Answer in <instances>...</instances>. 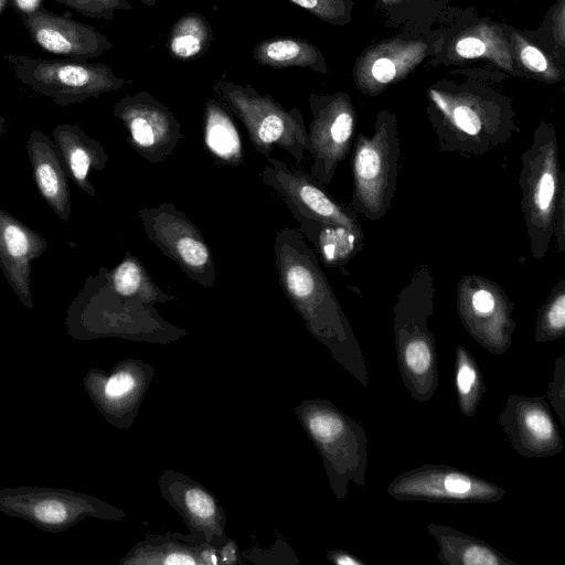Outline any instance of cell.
<instances>
[{
    "label": "cell",
    "mask_w": 565,
    "mask_h": 565,
    "mask_svg": "<svg viewBox=\"0 0 565 565\" xmlns=\"http://www.w3.org/2000/svg\"><path fill=\"white\" fill-rule=\"evenodd\" d=\"M428 1L433 0H377L380 9L386 11L390 18L397 19L402 12H411L418 9L419 6H425Z\"/></svg>",
    "instance_id": "cell-38"
},
{
    "label": "cell",
    "mask_w": 565,
    "mask_h": 565,
    "mask_svg": "<svg viewBox=\"0 0 565 565\" xmlns=\"http://www.w3.org/2000/svg\"><path fill=\"white\" fill-rule=\"evenodd\" d=\"M299 231L313 245L319 262L326 267L343 268L364 248L363 230L345 225L296 217Z\"/></svg>",
    "instance_id": "cell-21"
},
{
    "label": "cell",
    "mask_w": 565,
    "mask_h": 565,
    "mask_svg": "<svg viewBox=\"0 0 565 565\" xmlns=\"http://www.w3.org/2000/svg\"><path fill=\"white\" fill-rule=\"evenodd\" d=\"M44 0H10V6L20 15H29L40 10Z\"/></svg>",
    "instance_id": "cell-40"
},
{
    "label": "cell",
    "mask_w": 565,
    "mask_h": 565,
    "mask_svg": "<svg viewBox=\"0 0 565 565\" xmlns=\"http://www.w3.org/2000/svg\"><path fill=\"white\" fill-rule=\"evenodd\" d=\"M508 38L514 62L525 71L546 83H556L562 79L561 71L552 58L526 36L512 31Z\"/></svg>",
    "instance_id": "cell-30"
},
{
    "label": "cell",
    "mask_w": 565,
    "mask_h": 565,
    "mask_svg": "<svg viewBox=\"0 0 565 565\" xmlns=\"http://www.w3.org/2000/svg\"><path fill=\"white\" fill-rule=\"evenodd\" d=\"M203 141L209 154L220 164L238 167L244 163V145L230 110L216 98L205 103Z\"/></svg>",
    "instance_id": "cell-24"
},
{
    "label": "cell",
    "mask_w": 565,
    "mask_h": 565,
    "mask_svg": "<svg viewBox=\"0 0 565 565\" xmlns=\"http://www.w3.org/2000/svg\"><path fill=\"white\" fill-rule=\"evenodd\" d=\"M68 177L84 193L96 195V189L89 180V173L102 171L108 163V154L103 145L89 137L78 125L60 124L52 132Z\"/></svg>",
    "instance_id": "cell-20"
},
{
    "label": "cell",
    "mask_w": 565,
    "mask_h": 565,
    "mask_svg": "<svg viewBox=\"0 0 565 565\" xmlns=\"http://www.w3.org/2000/svg\"><path fill=\"white\" fill-rule=\"evenodd\" d=\"M147 238L173 260L189 279L212 288L216 268L211 248L198 226L171 202L137 212Z\"/></svg>",
    "instance_id": "cell-8"
},
{
    "label": "cell",
    "mask_w": 565,
    "mask_h": 565,
    "mask_svg": "<svg viewBox=\"0 0 565 565\" xmlns=\"http://www.w3.org/2000/svg\"><path fill=\"white\" fill-rule=\"evenodd\" d=\"M459 320L468 334L491 354L512 345L516 322L514 303L495 281L480 275L462 276L456 288Z\"/></svg>",
    "instance_id": "cell-9"
},
{
    "label": "cell",
    "mask_w": 565,
    "mask_h": 565,
    "mask_svg": "<svg viewBox=\"0 0 565 565\" xmlns=\"http://www.w3.org/2000/svg\"><path fill=\"white\" fill-rule=\"evenodd\" d=\"M212 40V28L206 18L190 12L180 17L172 25L167 39V49L177 60H192L204 54Z\"/></svg>",
    "instance_id": "cell-27"
},
{
    "label": "cell",
    "mask_w": 565,
    "mask_h": 565,
    "mask_svg": "<svg viewBox=\"0 0 565 565\" xmlns=\"http://www.w3.org/2000/svg\"><path fill=\"white\" fill-rule=\"evenodd\" d=\"M113 113L124 124L130 147L150 163L163 162L183 138L173 113L146 90L120 98Z\"/></svg>",
    "instance_id": "cell-14"
},
{
    "label": "cell",
    "mask_w": 565,
    "mask_h": 565,
    "mask_svg": "<svg viewBox=\"0 0 565 565\" xmlns=\"http://www.w3.org/2000/svg\"><path fill=\"white\" fill-rule=\"evenodd\" d=\"M86 18L113 20L117 11L132 9L129 0H54Z\"/></svg>",
    "instance_id": "cell-32"
},
{
    "label": "cell",
    "mask_w": 565,
    "mask_h": 565,
    "mask_svg": "<svg viewBox=\"0 0 565 565\" xmlns=\"http://www.w3.org/2000/svg\"><path fill=\"white\" fill-rule=\"evenodd\" d=\"M552 30L554 39L559 46L565 43V0H558L553 17Z\"/></svg>",
    "instance_id": "cell-39"
},
{
    "label": "cell",
    "mask_w": 565,
    "mask_h": 565,
    "mask_svg": "<svg viewBox=\"0 0 565 565\" xmlns=\"http://www.w3.org/2000/svg\"><path fill=\"white\" fill-rule=\"evenodd\" d=\"M164 563L170 564V565H185V564L192 565V564H195V561L189 555L175 553V554L169 555L164 559Z\"/></svg>",
    "instance_id": "cell-42"
},
{
    "label": "cell",
    "mask_w": 565,
    "mask_h": 565,
    "mask_svg": "<svg viewBox=\"0 0 565 565\" xmlns=\"http://www.w3.org/2000/svg\"><path fill=\"white\" fill-rule=\"evenodd\" d=\"M308 414L307 426L323 449L338 498L347 494L349 481L366 482L367 436L363 425L329 403H320Z\"/></svg>",
    "instance_id": "cell-10"
},
{
    "label": "cell",
    "mask_w": 565,
    "mask_h": 565,
    "mask_svg": "<svg viewBox=\"0 0 565 565\" xmlns=\"http://www.w3.org/2000/svg\"><path fill=\"white\" fill-rule=\"evenodd\" d=\"M278 281L286 297L324 340L339 362L366 387L369 372L362 349L329 284L316 252L299 230L282 227L274 238Z\"/></svg>",
    "instance_id": "cell-1"
},
{
    "label": "cell",
    "mask_w": 565,
    "mask_h": 565,
    "mask_svg": "<svg viewBox=\"0 0 565 565\" xmlns=\"http://www.w3.org/2000/svg\"><path fill=\"white\" fill-rule=\"evenodd\" d=\"M546 397L555 411L559 423L565 426V354H559L554 362L553 375L547 384Z\"/></svg>",
    "instance_id": "cell-33"
},
{
    "label": "cell",
    "mask_w": 565,
    "mask_h": 565,
    "mask_svg": "<svg viewBox=\"0 0 565 565\" xmlns=\"http://www.w3.org/2000/svg\"><path fill=\"white\" fill-rule=\"evenodd\" d=\"M143 4L153 7L157 2V0H140Z\"/></svg>",
    "instance_id": "cell-45"
},
{
    "label": "cell",
    "mask_w": 565,
    "mask_h": 565,
    "mask_svg": "<svg viewBox=\"0 0 565 565\" xmlns=\"http://www.w3.org/2000/svg\"><path fill=\"white\" fill-rule=\"evenodd\" d=\"M330 559L338 565H366L364 561L345 551L331 553Z\"/></svg>",
    "instance_id": "cell-41"
},
{
    "label": "cell",
    "mask_w": 565,
    "mask_h": 565,
    "mask_svg": "<svg viewBox=\"0 0 565 565\" xmlns=\"http://www.w3.org/2000/svg\"><path fill=\"white\" fill-rule=\"evenodd\" d=\"M110 287L119 295L136 302L148 305L174 299L152 280L147 268L130 252L114 268L102 267Z\"/></svg>",
    "instance_id": "cell-26"
},
{
    "label": "cell",
    "mask_w": 565,
    "mask_h": 565,
    "mask_svg": "<svg viewBox=\"0 0 565 565\" xmlns=\"http://www.w3.org/2000/svg\"><path fill=\"white\" fill-rule=\"evenodd\" d=\"M267 161L258 175L287 205L294 218L307 217L362 228L358 214L349 204L333 199L310 173L271 157Z\"/></svg>",
    "instance_id": "cell-13"
},
{
    "label": "cell",
    "mask_w": 565,
    "mask_h": 565,
    "mask_svg": "<svg viewBox=\"0 0 565 565\" xmlns=\"http://www.w3.org/2000/svg\"><path fill=\"white\" fill-rule=\"evenodd\" d=\"M253 57L257 64L274 68L298 66L328 74L322 52L300 38L276 36L264 40L254 47Z\"/></svg>",
    "instance_id": "cell-25"
},
{
    "label": "cell",
    "mask_w": 565,
    "mask_h": 565,
    "mask_svg": "<svg viewBox=\"0 0 565 565\" xmlns=\"http://www.w3.org/2000/svg\"><path fill=\"white\" fill-rule=\"evenodd\" d=\"M455 387L460 413L473 417L488 388L477 360L461 344L455 348Z\"/></svg>",
    "instance_id": "cell-28"
},
{
    "label": "cell",
    "mask_w": 565,
    "mask_h": 565,
    "mask_svg": "<svg viewBox=\"0 0 565 565\" xmlns=\"http://www.w3.org/2000/svg\"><path fill=\"white\" fill-rule=\"evenodd\" d=\"M217 99L244 125L254 149L265 158L274 147L287 151L298 163L309 151L305 118L298 108L287 110L270 95L249 84L222 79L214 85Z\"/></svg>",
    "instance_id": "cell-6"
},
{
    "label": "cell",
    "mask_w": 565,
    "mask_h": 565,
    "mask_svg": "<svg viewBox=\"0 0 565 565\" xmlns=\"http://www.w3.org/2000/svg\"><path fill=\"white\" fill-rule=\"evenodd\" d=\"M21 21L32 42L42 51L78 61L96 58L114 43L94 26L41 8Z\"/></svg>",
    "instance_id": "cell-16"
},
{
    "label": "cell",
    "mask_w": 565,
    "mask_h": 565,
    "mask_svg": "<svg viewBox=\"0 0 565 565\" xmlns=\"http://www.w3.org/2000/svg\"><path fill=\"white\" fill-rule=\"evenodd\" d=\"M435 279L420 264L399 291L393 307V333L397 366L405 388L420 403L439 387L436 342L428 328L435 308Z\"/></svg>",
    "instance_id": "cell-3"
},
{
    "label": "cell",
    "mask_w": 565,
    "mask_h": 565,
    "mask_svg": "<svg viewBox=\"0 0 565 565\" xmlns=\"http://www.w3.org/2000/svg\"><path fill=\"white\" fill-rule=\"evenodd\" d=\"M189 510L201 519H207L215 512V504L210 495L200 489H191L185 494Z\"/></svg>",
    "instance_id": "cell-34"
},
{
    "label": "cell",
    "mask_w": 565,
    "mask_h": 565,
    "mask_svg": "<svg viewBox=\"0 0 565 565\" xmlns=\"http://www.w3.org/2000/svg\"><path fill=\"white\" fill-rule=\"evenodd\" d=\"M498 422L513 450L523 457L547 458L564 449L551 406L541 396H508Z\"/></svg>",
    "instance_id": "cell-15"
},
{
    "label": "cell",
    "mask_w": 565,
    "mask_h": 565,
    "mask_svg": "<svg viewBox=\"0 0 565 565\" xmlns=\"http://www.w3.org/2000/svg\"><path fill=\"white\" fill-rule=\"evenodd\" d=\"M553 236L556 241V248L559 253L565 252V184L558 193L557 203L553 217Z\"/></svg>",
    "instance_id": "cell-36"
},
{
    "label": "cell",
    "mask_w": 565,
    "mask_h": 565,
    "mask_svg": "<svg viewBox=\"0 0 565 565\" xmlns=\"http://www.w3.org/2000/svg\"><path fill=\"white\" fill-rule=\"evenodd\" d=\"M428 45L420 40L390 39L369 46L356 58L353 79L358 89L376 96L404 79L426 57Z\"/></svg>",
    "instance_id": "cell-17"
},
{
    "label": "cell",
    "mask_w": 565,
    "mask_h": 565,
    "mask_svg": "<svg viewBox=\"0 0 565 565\" xmlns=\"http://www.w3.org/2000/svg\"><path fill=\"white\" fill-rule=\"evenodd\" d=\"M565 335V279L561 278L537 310L534 341L545 343Z\"/></svg>",
    "instance_id": "cell-29"
},
{
    "label": "cell",
    "mask_w": 565,
    "mask_h": 565,
    "mask_svg": "<svg viewBox=\"0 0 565 565\" xmlns=\"http://www.w3.org/2000/svg\"><path fill=\"white\" fill-rule=\"evenodd\" d=\"M10 4V0H0V17Z\"/></svg>",
    "instance_id": "cell-43"
},
{
    "label": "cell",
    "mask_w": 565,
    "mask_h": 565,
    "mask_svg": "<svg viewBox=\"0 0 565 565\" xmlns=\"http://www.w3.org/2000/svg\"><path fill=\"white\" fill-rule=\"evenodd\" d=\"M309 11L318 19L333 24L345 25L352 20V0H289Z\"/></svg>",
    "instance_id": "cell-31"
},
{
    "label": "cell",
    "mask_w": 565,
    "mask_h": 565,
    "mask_svg": "<svg viewBox=\"0 0 565 565\" xmlns=\"http://www.w3.org/2000/svg\"><path fill=\"white\" fill-rule=\"evenodd\" d=\"M565 184L554 127L542 121L521 156L519 185L530 252L542 260L553 237V217L559 190Z\"/></svg>",
    "instance_id": "cell-4"
},
{
    "label": "cell",
    "mask_w": 565,
    "mask_h": 565,
    "mask_svg": "<svg viewBox=\"0 0 565 565\" xmlns=\"http://www.w3.org/2000/svg\"><path fill=\"white\" fill-rule=\"evenodd\" d=\"M397 501L439 503H495L505 490L466 470L425 463L397 475L386 487Z\"/></svg>",
    "instance_id": "cell-11"
},
{
    "label": "cell",
    "mask_w": 565,
    "mask_h": 565,
    "mask_svg": "<svg viewBox=\"0 0 565 565\" xmlns=\"http://www.w3.org/2000/svg\"><path fill=\"white\" fill-rule=\"evenodd\" d=\"M448 56L456 62L486 58L509 73L515 71L508 35L502 28L486 21L460 32L451 42Z\"/></svg>",
    "instance_id": "cell-23"
},
{
    "label": "cell",
    "mask_w": 565,
    "mask_h": 565,
    "mask_svg": "<svg viewBox=\"0 0 565 565\" xmlns=\"http://www.w3.org/2000/svg\"><path fill=\"white\" fill-rule=\"evenodd\" d=\"M34 515L42 522L58 524L65 521L67 511L64 504L57 500L39 502L33 509Z\"/></svg>",
    "instance_id": "cell-35"
},
{
    "label": "cell",
    "mask_w": 565,
    "mask_h": 565,
    "mask_svg": "<svg viewBox=\"0 0 565 565\" xmlns=\"http://www.w3.org/2000/svg\"><path fill=\"white\" fill-rule=\"evenodd\" d=\"M47 248V241L0 207V269L19 300L32 307L31 264Z\"/></svg>",
    "instance_id": "cell-18"
},
{
    "label": "cell",
    "mask_w": 565,
    "mask_h": 565,
    "mask_svg": "<svg viewBox=\"0 0 565 565\" xmlns=\"http://www.w3.org/2000/svg\"><path fill=\"white\" fill-rule=\"evenodd\" d=\"M428 115L443 152L477 157L519 131L510 99L480 88L433 86Z\"/></svg>",
    "instance_id": "cell-2"
},
{
    "label": "cell",
    "mask_w": 565,
    "mask_h": 565,
    "mask_svg": "<svg viewBox=\"0 0 565 565\" xmlns=\"http://www.w3.org/2000/svg\"><path fill=\"white\" fill-rule=\"evenodd\" d=\"M134 385L135 380L128 372H118L107 381L105 394L111 398H117L131 391Z\"/></svg>",
    "instance_id": "cell-37"
},
{
    "label": "cell",
    "mask_w": 565,
    "mask_h": 565,
    "mask_svg": "<svg viewBox=\"0 0 565 565\" xmlns=\"http://www.w3.org/2000/svg\"><path fill=\"white\" fill-rule=\"evenodd\" d=\"M312 114L308 131L309 153L312 158L310 174L322 185H329L338 164L351 151L356 111L349 94H310Z\"/></svg>",
    "instance_id": "cell-12"
},
{
    "label": "cell",
    "mask_w": 565,
    "mask_h": 565,
    "mask_svg": "<svg viewBox=\"0 0 565 565\" xmlns=\"http://www.w3.org/2000/svg\"><path fill=\"white\" fill-rule=\"evenodd\" d=\"M438 544L437 559L445 565H518L486 541L444 524L429 523Z\"/></svg>",
    "instance_id": "cell-22"
},
{
    "label": "cell",
    "mask_w": 565,
    "mask_h": 565,
    "mask_svg": "<svg viewBox=\"0 0 565 565\" xmlns=\"http://www.w3.org/2000/svg\"><path fill=\"white\" fill-rule=\"evenodd\" d=\"M14 76L38 94L65 107L82 104L132 83L119 77L107 64L73 58H39L2 54Z\"/></svg>",
    "instance_id": "cell-7"
},
{
    "label": "cell",
    "mask_w": 565,
    "mask_h": 565,
    "mask_svg": "<svg viewBox=\"0 0 565 565\" xmlns=\"http://www.w3.org/2000/svg\"><path fill=\"white\" fill-rule=\"evenodd\" d=\"M26 152L41 196L61 221L68 222L72 213L68 174L56 145L34 129L29 135Z\"/></svg>",
    "instance_id": "cell-19"
},
{
    "label": "cell",
    "mask_w": 565,
    "mask_h": 565,
    "mask_svg": "<svg viewBox=\"0 0 565 565\" xmlns=\"http://www.w3.org/2000/svg\"><path fill=\"white\" fill-rule=\"evenodd\" d=\"M352 146L353 191L349 206L370 221L382 220L397 185L401 142L396 116L380 111L373 134H359Z\"/></svg>",
    "instance_id": "cell-5"
},
{
    "label": "cell",
    "mask_w": 565,
    "mask_h": 565,
    "mask_svg": "<svg viewBox=\"0 0 565 565\" xmlns=\"http://www.w3.org/2000/svg\"><path fill=\"white\" fill-rule=\"evenodd\" d=\"M6 118L3 116L0 115V139L3 135V131H4V127H6Z\"/></svg>",
    "instance_id": "cell-44"
}]
</instances>
